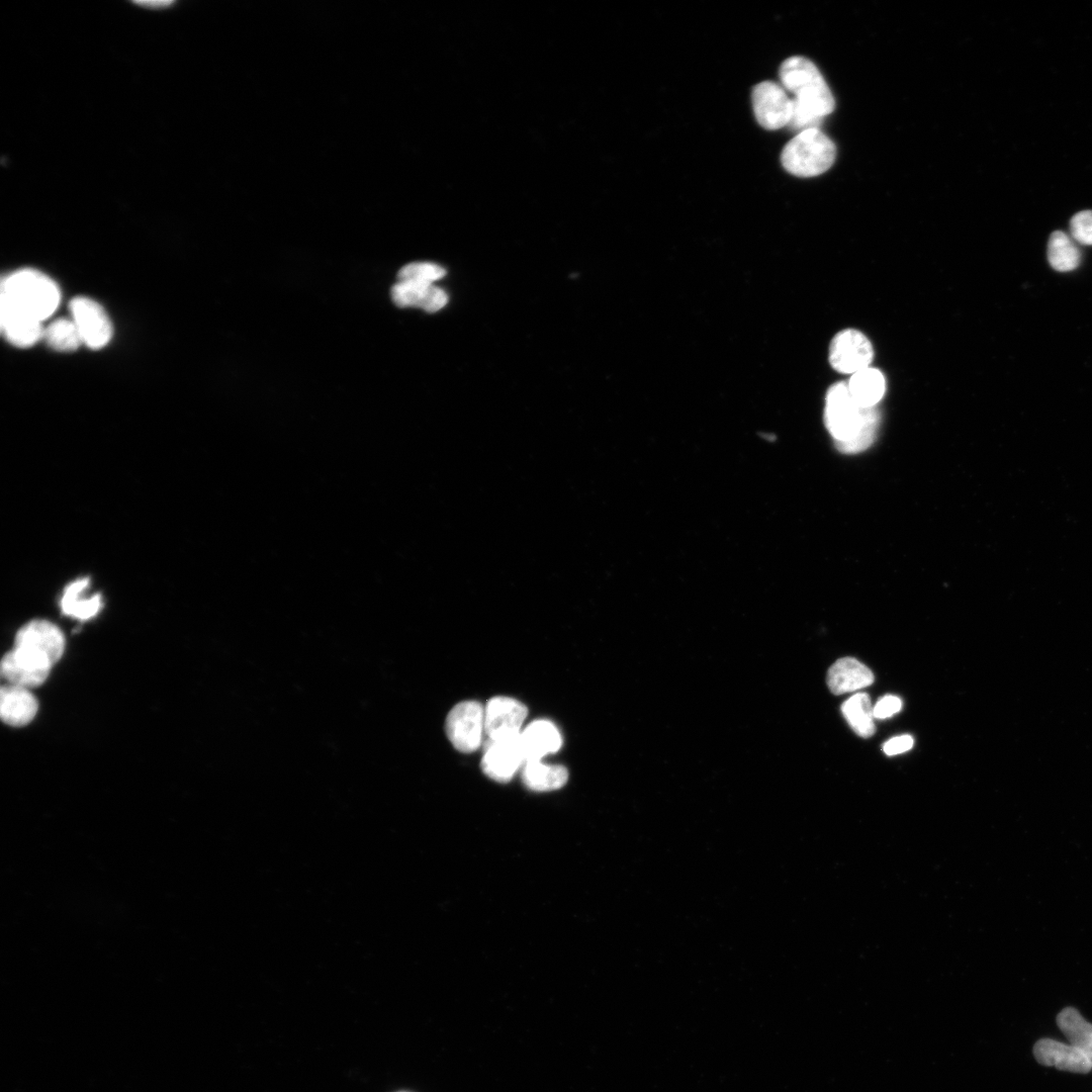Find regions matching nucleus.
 I'll return each instance as SVG.
<instances>
[{"label": "nucleus", "mask_w": 1092, "mask_h": 1092, "mask_svg": "<svg viewBox=\"0 0 1092 1092\" xmlns=\"http://www.w3.org/2000/svg\"><path fill=\"white\" fill-rule=\"evenodd\" d=\"M824 423L838 451L858 453L874 443L881 414L877 406H860L849 393L847 383L841 381L827 390Z\"/></svg>", "instance_id": "f257e3e1"}, {"label": "nucleus", "mask_w": 1092, "mask_h": 1092, "mask_svg": "<svg viewBox=\"0 0 1092 1092\" xmlns=\"http://www.w3.org/2000/svg\"><path fill=\"white\" fill-rule=\"evenodd\" d=\"M58 284L35 269H20L3 277L1 312L41 323L58 308Z\"/></svg>", "instance_id": "f03ea898"}, {"label": "nucleus", "mask_w": 1092, "mask_h": 1092, "mask_svg": "<svg viewBox=\"0 0 1092 1092\" xmlns=\"http://www.w3.org/2000/svg\"><path fill=\"white\" fill-rule=\"evenodd\" d=\"M783 86L796 100L822 117L834 110L833 95L818 68L810 60L795 56L785 60L779 70Z\"/></svg>", "instance_id": "7ed1b4c3"}, {"label": "nucleus", "mask_w": 1092, "mask_h": 1092, "mask_svg": "<svg viewBox=\"0 0 1092 1092\" xmlns=\"http://www.w3.org/2000/svg\"><path fill=\"white\" fill-rule=\"evenodd\" d=\"M834 143L819 128L797 133L781 154L783 167L799 177H813L827 171L834 163Z\"/></svg>", "instance_id": "20e7f679"}, {"label": "nucleus", "mask_w": 1092, "mask_h": 1092, "mask_svg": "<svg viewBox=\"0 0 1092 1092\" xmlns=\"http://www.w3.org/2000/svg\"><path fill=\"white\" fill-rule=\"evenodd\" d=\"M484 731V709L476 701L455 705L446 719V733L452 745L461 752L475 751Z\"/></svg>", "instance_id": "39448f33"}, {"label": "nucleus", "mask_w": 1092, "mask_h": 1092, "mask_svg": "<svg viewBox=\"0 0 1092 1092\" xmlns=\"http://www.w3.org/2000/svg\"><path fill=\"white\" fill-rule=\"evenodd\" d=\"M874 357L871 341L861 332L845 329L838 332L829 345L831 367L844 374H854L870 367Z\"/></svg>", "instance_id": "423d86ee"}, {"label": "nucleus", "mask_w": 1092, "mask_h": 1092, "mask_svg": "<svg viewBox=\"0 0 1092 1092\" xmlns=\"http://www.w3.org/2000/svg\"><path fill=\"white\" fill-rule=\"evenodd\" d=\"M14 647L53 666L64 653L65 637L52 622L32 620L18 630Z\"/></svg>", "instance_id": "0eeeda50"}, {"label": "nucleus", "mask_w": 1092, "mask_h": 1092, "mask_svg": "<svg viewBox=\"0 0 1092 1092\" xmlns=\"http://www.w3.org/2000/svg\"><path fill=\"white\" fill-rule=\"evenodd\" d=\"M69 309L83 344L95 350L108 344L112 337V325L105 309L98 302L89 297L78 296L70 301Z\"/></svg>", "instance_id": "6e6552de"}, {"label": "nucleus", "mask_w": 1092, "mask_h": 1092, "mask_svg": "<svg viewBox=\"0 0 1092 1092\" xmlns=\"http://www.w3.org/2000/svg\"><path fill=\"white\" fill-rule=\"evenodd\" d=\"M752 106L757 122L765 129L788 126L793 107L785 89L771 81H763L752 89Z\"/></svg>", "instance_id": "1a4fd4ad"}, {"label": "nucleus", "mask_w": 1092, "mask_h": 1092, "mask_svg": "<svg viewBox=\"0 0 1092 1092\" xmlns=\"http://www.w3.org/2000/svg\"><path fill=\"white\" fill-rule=\"evenodd\" d=\"M520 735L488 740L481 758V768L491 780L508 783L525 763Z\"/></svg>", "instance_id": "9d476101"}, {"label": "nucleus", "mask_w": 1092, "mask_h": 1092, "mask_svg": "<svg viewBox=\"0 0 1092 1092\" xmlns=\"http://www.w3.org/2000/svg\"><path fill=\"white\" fill-rule=\"evenodd\" d=\"M527 713L526 706L516 699L491 698L484 709V732L490 740L519 735Z\"/></svg>", "instance_id": "9b49d317"}, {"label": "nucleus", "mask_w": 1092, "mask_h": 1092, "mask_svg": "<svg viewBox=\"0 0 1092 1092\" xmlns=\"http://www.w3.org/2000/svg\"><path fill=\"white\" fill-rule=\"evenodd\" d=\"M1033 1055L1039 1064L1063 1071L1085 1074L1092 1069L1090 1061L1080 1050L1052 1038L1037 1040Z\"/></svg>", "instance_id": "f8f14e48"}, {"label": "nucleus", "mask_w": 1092, "mask_h": 1092, "mask_svg": "<svg viewBox=\"0 0 1092 1092\" xmlns=\"http://www.w3.org/2000/svg\"><path fill=\"white\" fill-rule=\"evenodd\" d=\"M51 668L17 648L5 653L1 660L2 676L10 685L26 689L40 686L47 679Z\"/></svg>", "instance_id": "ddd939ff"}, {"label": "nucleus", "mask_w": 1092, "mask_h": 1092, "mask_svg": "<svg viewBox=\"0 0 1092 1092\" xmlns=\"http://www.w3.org/2000/svg\"><path fill=\"white\" fill-rule=\"evenodd\" d=\"M391 297L399 307L416 306L428 312H436L448 302L446 292L440 287L414 281H398L391 288Z\"/></svg>", "instance_id": "4468645a"}, {"label": "nucleus", "mask_w": 1092, "mask_h": 1092, "mask_svg": "<svg viewBox=\"0 0 1092 1092\" xmlns=\"http://www.w3.org/2000/svg\"><path fill=\"white\" fill-rule=\"evenodd\" d=\"M873 682L872 670L853 657L836 660L827 672V685L834 695L854 692Z\"/></svg>", "instance_id": "2eb2a0df"}, {"label": "nucleus", "mask_w": 1092, "mask_h": 1092, "mask_svg": "<svg viewBox=\"0 0 1092 1092\" xmlns=\"http://www.w3.org/2000/svg\"><path fill=\"white\" fill-rule=\"evenodd\" d=\"M37 709V701L28 689L13 685L1 688L0 715L7 725H27L34 718Z\"/></svg>", "instance_id": "dca6fc26"}, {"label": "nucleus", "mask_w": 1092, "mask_h": 1092, "mask_svg": "<svg viewBox=\"0 0 1092 1092\" xmlns=\"http://www.w3.org/2000/svg\"><path fill=\"white\" fill-rule=\"evenodd\" d=\"M525 761L540 760L556 752L562 744L557 727L550 721L537 720L530 723L520 735Z\"/></svg>", "instance_id": "f3484780"}, {"label": "nucleus", "mask_w": 1092, "mask_h": 1092, "mask_svg": "<svg viewBox=\"0 0 1092 1092\" xmlns=\"http://www.w3.org/2000/svg\"><path fill=\"white\" fill-rule=\"evenodd\" d=\"M89 584L90 579L83 577L65 587L60 603L63 614L81 621L89 620L98 614L102 608V599L100 594L86 596Z\"/></svg>", "instance_id": "a211bd4d"}, {"label": "nucleus", "mask_w": 1092, "mask_h": 1092, "mask_svg": "<svg viewBox=\"0 0 1092 1092\" xmlns=\"http://www.w3.org/2000/svg\"><path fill=\"white\" fill-rule=\"evenodd\" d=\"M852 398L862 407H873L882 399L886 390L883 373L868 367L852 374L847 382Z\"/></svg>", "instance_id": "6ab92c4d"}, {"label": "nucleus", "mask_w": 1092, "mask_h": 1092, "mask_svg": "<svg viewBox=\"0 0 1092 1092\" xmlns=\"http://www.w3.org/2000/svg\"><path fill=\"white\" fill-rule=\"evenodd\" d=\"M522 779L525 786L536 792L560 789L568 780V771L562 765L545 764L540 760H527L523 764Z\"/></svg>", "instance_id": "aec40b11"}, {"label": "nucleus", "mask_w": 1092, "mask_h": 1092, "mask_svg": "<svg viewBox=\"0 0 1092 1092\" xmlns=\"http://www.w3.org/2000/svg\"><path fill=\"white\" fill-rule=\"evenodd\" d=\"M1057 1024L1071 1044L1080 1050L1092 1066V1024L1073 1008H1064L1057 1016Z\"/></svg>", "instance_id": "412c9836"}, {"label": "nucleus", "mask_w": 1092, "mask_h": 1092, "mask_svg": "<svg viewBox=\"0 0 1092 1092\" xmlns=\"http://www.w3.org/2000/svg\"><path fill=\"white\" fill-rule=\"evenodd\" d=\"M0 321L2 335L15 347L33 346L43 337L44 328L41 323L3 312Z\"/></svg>", "instance_id": "4be33fe9"}, {"label": "nucleus", "mask_w": 1092, "mask_h": 1092, "mask_svg": "<svg viewBox=\"0 0 1092 1092\" xmlns=\"http://www.w3.org/2000/svg\"><path fill=\"white\" fill-rule=\"evenodd\" d=\"M841 713L851 729L860 737H871L876 726L871 699L866 693H857L841 705Z\"/></svg>", "instance_id": "5701e85b"}, {"label": "nucleus", "mask_w": 1092, "mask_h": 1092, "mask_svg": "<svg viewBox=\"0 0 1092 1092\" xmlns=\"http://www.w3.org/2000/svg\"><path fill=\"white\" fill-rule=\"evenodd\" d=\"M1048 260L1057 271L1069 272L1081 262V252L1072 237L1062 231L1054 232L1048 244Z\"/></svg>", "instance_id": "b1692460"}, {"label": "nucleus", "mask_w": 1092, "mask_h": 1092, "mask_svg": "<svg viewBox=\"0 0 1092 1092\" xmlns=\"http://www.w3.org/2000/svg\"><path fill=\"white\" fill-rule=\"evenodd\" d=\"M47 344L59 352H73L82 344V338L73 320L58 318L43 331Z\"/></svg>", "instance_id": "393cba45"}, {"label": "nucleus", "mask_w": 1092, "mask_h": 1092, "mask_svg": "<svg viewBox=\"0 0 1092 1092\" xmlns=\"http://www.w3.org/2000/svg\"><path fill=\"white\" fill-rule=\"evenodd\" d=\"M446 270L437 264L429 262H415L403 266L397 274L398 281H414L430 283L443 278Z\"/></svg>", "instance_id": "a878e982"}, {"label": "nucleus", "mask_w": 1092, "mask_h": 1092, "mask_svg": "<svg viewBox=\"0 0 1092 1092\" xmlns=\"http://www.w3.org/2000/svg\"><path fill=\"white\" fill-rule=\"evenodd\" d=\"M792 100V114L788 126L797 130L798 133L808 129L818 128L823 117L798 100L794 98Z\"/></svg>", "instance_id": "bb28decb"}, {"label": "nucleus", "mask_w": 1092, "mask_h": 1092, "mask_svg": "<svg viewBox=\"0 0 1092 1092\" xmlns=\"http://www.w3.org/2000/svg\"><path fill=\"white\" fill-rule=\"evenodd\" d=\"M1071 237L1083 245H1092V210L1077 212L1070 220Z\"/></svg>", "instance_id": "cd10ccee"}, {"label": "nucleus", "mask_w": 1092, "mask_h": 1092, "mask_svg": "<svg viewBox=\"0 0 1092 1092\" xmlns=\"http://www.w3.org/2000/svg\"><path fill=\"white\" fill-rule=\"evenodd\" d=\"M901 707L902 701L899 697L887 695L881 698L873 707V714L877 719H886L898 713Z\"/></svg>", "instance_id": "c85d7f7f"}, {"label": "nucleus", "mask_w": 1092, "mask_h": 1092, "mask_svg": "<svg viewBox=\"0 0 1092 1092\" xmlns=\"http://www.w3.org/2000/svg\"><path fill=\"white\" fill-rule=\"evenodd\" d=\"M914 740L911 735L905 734L889 739L883 745L887 755H896L908 751L913 747Z\"/></svg>", "instance_id": "c756f323"}, {"label": "nucleus", "mask_w": 1092, "mask_h": 1092, "mask_svg": "<svg viewBox=\"0 0 1092 1092\" xmlns=\"http://www.w3.org/2000/svg\"><path fill=\"white\" fill-rule=\"evenodd\" d=\"M134 3H136L139 5L146 6L148 8H164V7H167V6L171 5L173 2L172 1H166V0H162V1H160V0H155V1L147 0V1H134Z\"/></svg>", "instance_id": "7c9ffc66"}]
</instances>
